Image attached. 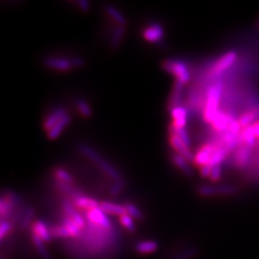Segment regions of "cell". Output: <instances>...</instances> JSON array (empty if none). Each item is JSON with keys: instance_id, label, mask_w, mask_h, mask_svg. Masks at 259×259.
Returning a JSON list of instances; mask_svg holds the SVG:
<instances>
[{"instance_id": "cell-1", "label": "cell", "mask_w": 259, "mask_h": 259, "mask_svg": "<svg viewBox=\"0 0 259 259\" xmlns=\"http://www.w3.org/2000/svg\"><path fill=\"white\" fill-rule=\"evenodd\" d=\"M78 150L84 157L94 163L105 175L114 180V182L123 180L122 175L118 169L112 164H110L107 160H105L94 148L91 147L88 144H80Z\"/></svg>"}, {"instance_id": "cell-2", "label": "cell", "mask_w": 259, "mask_h": 259, "mask_svg": "<svg viewBox=\"0 0 259 259\" xmlns=\"http://www.w3.org/2000/svg\"><path fill=\"white\" fill-rule=\"evenodd\" d=\"M223 82L216 81L207 91V99L204 108L203 118L209 124H212L214 118H216V116L220 112L219 104L223 94Z\"/></svg>"}, {"instance_id": "cell-3", "label": "cell", "mask_w": 259, "mask_h": 259, "mask_svg": "<svg viewBox=\"0 0 259 259\" xmlns=\"http://www.w3.org/2000/svg\"><path fill=\"white\" fill-rule=\"evenodd\" d=\"M164 71L172 74L179 81L184 85L188 84L191 80V74L189 71L188 65L181 60L178 59H167L162 65Z\"/></svg>"}, {"instance_id": "cell-4", "label": "cell", "mask_w": 259, "mask_h": 259, "mask_svg": "<svg viewBox=\"0 0 259 259\" xmlns=\"http://www.w3.org/2000/svg\"><path fill=\"white\" fill-rule=\"evenodd\" d=\"M85 217L88 223L93 224L98 228L105 230H112L113 224L108 214H106L100 208L85 212Z\"/></svg>"}, {"instance_id": "cell-5", "label": "cell", "mask_w": 259, "mask_h": 259, "mask_svg": "<svg viewBox=\"0 0 259 259\" xmlns=\"http://www.w3.org/2000/svg\"><path fill=\"white\" fill-rule=\"evenodd\" d=\"M237 188L234 186H201L197 192L202 197L214 196H232L237 193Z\"/></svg>"}, {"instance_id": "cell-6", "label": "cell", "mask_w": 259, "mask_h": 259, "mask_svg": "<svg viewBox=\"0 0 259 259\" xmlns=\"http://www.w3.org/2000/svg\"><path fill=\"white\" fill-rule=\"evenodd\" d=\"M62 210H63V214L66 215L67 217L71 218V220L82 230L85 231L87 228V220L86 217H84L76 207L73 205L72 201L70 199H64L62 201Z\"/></svg>"}, {"instance_id": "cell-7", "label": "cell", "mask_w": 259, "mask_h": 259, "mask_svg": "<svg viewBox=\"0 0 259 259\" xmlns=\"http://www.w3.org/2000/svg\"><path fill=\"white\" fill-rule=\"evenodd\" d=\"M236 59H237V53L235 51L232 50V51L227 52L226 54L221 56L216 61V63L212 68V71L210 72V76L212 77V76L221 75L225 71H228L230 68H232L234 66V64L235 63Z\"/></svg>"}, {"instance_id": "cell-8", "label": "cell", "mask_w": 259, "mask_h": 259, "mask_svg": "<svg viewBox=\"0 0 259 259\" xmlns=\"http://www.w3.org/2000/svg\"><path fill=\"white\" fill-rule=\"evenodd\" d=\"M216 147H217V142H209L203 145L194 155L193 164L198 167L209 165Z\"/></svg>"}, {"instance_id": "cell-9", "label": "cell", "mask_w": 259, "mask_h": 259, "mask_svg": "<svg viewBox=\"0 0 259 259\" xmlns=\"http://www.w3.org/2000/svg\"><path fill=\"white\" fill-rule=\"evenodd\" d=\"M143 39L151 44H158L164 40L165 29L162 24L153 23L146 26L142 31Z\"/></svg>"}, {"instance_id": "cell-10", "label": "cell", "mask_w": 259, "mask_h": 259, "mask_svg": "<svg viewBox=\"0 0 259 259\" xmlns=\"http://www.w3.org/2000/svg\"><path fill=\"white\" fill-rule=\"evenodd\" d=\"M45 66L53 71L69 72L73 70L71 60L64 57H47L44 60Z\"/></svg>"}, {"instance_id": "cell-11", "label": "cell", "mask_w": 259, "mask_h": 259, "mask_svg": "<svg viewBox=\"0 0 259 259\" xmlns=\"http://www.w3.org/2000/svg\"><path fill=\"white\" fill-rule=\"evenodd\" d=\"M169 142L176 153L183 156L185 159L188 161L189 163L194 162V155L190 150V147L182 141L177 136L169 135Z\"/></svg>"}, {"instance_id": "cell-12", "label": "cell", "mask_w": 259, "mask_h": 259, "mask_svg": "<svg viewBox=\"0 0 259 259\" xmlns=\"http://www.w3.org/2000/svg\"><path fill=\"white\" fill-rule=\"evenodd\" d=\"M31 234L42 239L45 243H49L53 240L51 235L50 228L44 220H36L34 221L31 227Z\"/></svg>"}, {"instance_id": "cell-13", "label": "cell", "mask_w": 259, "mask_h": 259, "mask_svg": "<svg viewBox=\"0 0 259 259\" xmlns=\"http://www.w3.org/2000/svg\"><path fill=\"white\" fill-rule=\"evenodd\" d=\"M234 118H235L232 117L230 114L220 111L212 123V127L215 131L219 133H225L229 130Z\"/></svg>"}, {"instance_id": "cell-14", "label": "cell", "mask_w": 259, "mask_h": 259, "mask_svg": "<svg viewBox=\"0 0 259 259\" xmlns=\"http://www.w3.org/2000/svg\"><path fill=\"white\" fill-rule=\"evenodd\" d=\"M170 115L173 119L172 124L179 128H186L188 123V110L183 106H178L170 110Z\"/></svg>"}, {"instance_id": "cell-15", "label": "cell", "mask_w": 259, "mask_h": 259, "mask_svg": "<svg viewBox=\"0 0 259 259\" xmlns=\"http://www.w3.org/2000/svg\"><path fill=\"white\" fill-rule=\"evenodd\" d=\"M66 115H68V111L65 107H59L53 110L44 121L45 131L49 132Z\"/></svg>"}, {"instance_id": "cell-16", "label": "cell", "mask_w": 259, "mask_h": 259, "mask_svg": "<svg viewBox=\"0 0 259 259\" xmlns=\"http://www.w3.org/2000/svg\"><path fill=\"white\" fill-rule=\"evenodd\" d=\"M72 203L76 207L77 210H83L85 212L94 210V209L99 208L100 206V202H98L96 199L85 196V195L76 198L75 200L72 201Z\"/></svg>"}, {"instance_id": "cell-17", "label": "cell", "mask_w": 259, "mask_h": 259, "mask_svg": "<svg viewBox=\"0 0 259 259\" xmlns=\"http://www.w3.org/2000/svg\"><path fill=\"white\" fill-rule=\"evenodd\" d=\"M171 161L174 164L176 167L179 168V170L185 174L188 177H193L194 176V172L193 169L190 165V163L187 159H185L183 156L179 155L178 153L174 152L173 154H171Z\"/></svg>"}, {"instance_id": "cell-18", "label": "cell", "mask_w": 259, "mask_h": 259, "mask_svg": "<svg viewBox=\"0 0 259 259\" xmlns=\"http://www.w3.org/2000/svg\"><path fill=\"white\" fill-rule=\"evenodd\" d=\"M71 123V115H66L64 118H62L49 132H47L48 139L50 141H55L57 140L62 133L65 131V129Z\"/></svg>"}, {"instance_id": "cell-19", "label": "cell", "mask_w": 259, "mask_h": 259, "mask_svg": "<svg viewBox=\"0 0 259 259\" xmlns=\"http://www.w3.org/2000/svg\"><path fill=\"white\" fill-rule=\"evenodd\" d=\"M99 208L108 215H116V216L120 217V216H122V215L127 213L124 206L119 205V204H117V203L109 202V201L100 202Z\"/></svg>"}, {"instance_id": "cell-20", "label": "cell", "mask_w": 259, "mask_h": 259, "mask_svg": "<svg viewBox=\"0 0 259 259\" xmlns=\"http://www.w3.org/2000/svg\"><path fill=\"white\" fill-rule=\"evenodd\" d=\"M184 89H185V85L179 81H176L169 99V104H168L169 110L181 106V101L183 99V94H184Z\"/></svg>"}, {"instance_id": "cell-21", "label": "cell", "mask_w": 259, "mask_h": 259, "mask_svg": "<svg viewBox=\"0 0 259 259\" xmlns=\"http://www.w3.org/2000/svg\"><path fill=\"white\" fill-rule=\"evenodd\" d=\"M252 150L253 148L246 145H242L238 147L235 155V164L237 166L245 167L248 165L252 157Z\"/></svg>"}, {"instance_id": "cell-22", "label": "cell", "mask_w": 259, "mask_h": 259, "mask_svg": "<svg viewBox=\"0 0 259 259\" xmlns=\"http://www.w3.org/2000/svg\"><path fill=\"white\" fill-rule=\"evenodd\" d=\"M159 243L154 240H144L136 245V251L140 255H151L158 251Z\"/></svg>"}, {"instance_id": "cell-23", "label": "cell", "mask_w": 259, "mask_h": 259, "mask_svg": "<svg viewBox=\"0 0 259 259\" xmlns=\"http://www.w3.org/2000/svg\"><path fill=\"white\" fill-rule=\"evenodd\" d=\"M104 10L106 14L115 22L118 24V26H125L127 24V19L125 16L118 10L117 7L112 5H105Z\"/></svg>"}, {"instance_id": "cell-24", "label": "cell", "mask_w": 259, "mask_h": 259, "mask_svg": "<svg viewBox=\"0 0 259 259\" xmlns=\"http://www.w3.org/2000/svg\"><path fill=\"white\" fill-rule=\"evenodd\" d=\"M240 139H241V142L244 143V145L246 146H249L251 148H253L256 144H257V137L255 135V132H254V128H253V125L247 127V128H244L242 131H241V134H240Z\"/></svg>"}, {"instance_id": "cell-25", "label": "cell", "mask_w": 259, "mask_h": 259, "mask_svg": "<svg viewBox=\"0 0 259 259\" xmlns=\"http://www.w3.org/2000/svg\"><path fill=\"white\" fill-rule=\"evenodd\" d=\"M169 135H175L177 136L182 141L187 144L188 147L191 146L192 141L189 135L188 131L186 128H179L173 125L172 123L169 125Z\"/></svg>"}, {"instance_id": "cell-26", "label": "cell", "mask_w": 259, "mask_h": 259, "mask_svg": "<svg viewBox=\"0 0 259 259\" xmlns=\"http://www.w3.org/2000/svg\"><path fill=\"white\" fill-rule=\"evenodd\" d=\"M53 176L55 178V181L61 183L70 184V185H72L74 183L73 176L63 167H55L53 170Z\"/></svg>"}, {"instance_id": "cell-27", "label": "cell", "mask_w": 259, "mask_h": 259, "mask_svg": "<svg viewBox=\"0 0 259 259\" xmlns=\"http://www.w3.org/2000/svg\"><path fill=\"white\" fill-rule=\"evenodd\" d=\"M31 240H32V243H33L35 249L37 250V252L39 253V255L42 259H51V256H50V253L48 251L47 246H46V243L42 239H40L39 237L31 234Z\"/></svg>"}, {"instance_id": "cell-28", "label": "cell", "mask_w": 259, "mask_h": 259, "mask_svg": "<svg viewBox=\"0 0 259 259\" xmlns=\"http://www.w3.org/2000/svg\"><path fill=\"white\" fill-rule=\"evenodd\" d=\"M125 33H126L125 26H118L114 30L112 37H111V41H110L111 47L117 49L121 45V43L123 42V39L125 37Z\"/></svg>"}, {"instance_id": "cell-29", "label": "cell", "mask_w": 259, "mask_h": 259, "mask_svg": "<svg viewBox=\"0 0 259 259\" xmlns=\"http://www.w3.org/2000/svg\"><path fill=\"white\" fill-rule=\"evenodd\" d=\"M75 106H76V109L77 111L79 112V114L86 118H90L93 117V110H92V107L90 106V104L84 100V99H81V98H78L76 101H75Z\"/></svg>"}, {"instance_id": "cell-30", "label": "cell", "mask_w": 259, "mask_h": 259, "mask_svg": "<svg viewBox=\"0 0 259 259\" xmlns=\"http://www.w3.org/2000/svg\"><path fill=\"white\" fill-rule=\"evenodd\" d=\"M34 215H35V210L33 208H27L25 210L24 214H23V217L21 219V222H20V225H21V229L23 231H26L27 229H31L32 225H33V218H34Z\"/></svg>"}, {"instance_id": "cell-31", "label": "cell", "mask_w": 259, "mask_h": 259, "mask_svg": "<svg viewBox=\"0 0 259 259\" xmlns=\"http://www.w3.org/2000/svg\"><path fill=\"white\" fill-rule=\"evenodd\" d=\"M51 235L53 239H69L71 238L70 231L64 225H56L50 228Z\"/></svg>"}, {"instance_id": "cell-32", "label": "cell", "mask_w": 259, "mask_h": 259, "mask_svg": "<svg viewBox=\"0 0 259 259\" xmlns=\"http://www.w3.org/2000/svg\"><path fill=\"white\" fill-rule=\"evenodd\" d=\"M14 231V223L9 220L1 219L0 222V240L3 241L7 236L10 235Z\"/></svg>"}, {"instance_id": "cell-33", "label": "cell", "mask_w": 259, "mask_h": 259, "mask_svg": "<svg viewBox=\"0 0 259 259\" xmlns=\"http://www.w3.org/2000/svg\"><path fill=\"white\" fill-rule=\"evenodd\" d=\"M119 223L124 229H126L129 232L134 233L137 230V227H136V224H135V219L133 217H131L127 213L119 217Z\"/></svg>"}, {"instance_id": "cell-34", "label": "cell", "mask_w": 259, "mask_h": 259, "mask_svg": "<svg viewBox=\"0 0 259 259\" xmlns=\"http://www.w3.org/2000/svg\"><path fill=\"white\" fill-rule=\"evenodd\" d=\"M127 214H129L131 217H133L135 220H139L141 221L144 219V214L143 212L133 203H126L124 205Z\"/></svg>"}, {"instance_id": "cell-35", "label": "cell", "mask_w": 259, "mask_h": 259, "mask_svg": "<svg viewBox=\"0 0 259 259\" xmlns=\"http://www.w3.org/2000/svg\"><path fill=\"white\" fill-rule=\"evenodd\" d=\"M125 186H126V183L124 180H121V181H117V182H114V184L111 186V188L109 189V194L112 196V197H116L119 195L124 188H125Z\"/></svg>"}, {"instance_id": "cell-36", "label": "cell", "mask_w": 259, "mask_h": 259, "mask_svg": "<svg viewBox=\"0 0 259 259\" xmlns=\"http://www.w3.org/2000/svg\"><path fill=\"white\" fill-rule=\"evenodd\" d=\"M222 173H223V170H222V165H215L212 167V173H211V176H210V179L212 180V182H218L220 181L221 177H222Z\"/></svg>"}, {"instance_id": "cell-37", "label": "cell", "mask_w": 259, "mask_h": 259, "mask_svg": "<svg viewBox=\"0 0 259 259\" xmlns=\"http://www.w3.org/2000/svg\"><path fill=\"white\" fill-rule=\"evenodd\" d=\"M198 254H199V249L197 247H194V248L187 250L185 253L178 256L175 259H192L194 257H196Z\"/></svg>"}, {"instance_id": "cell-38", "label": "cell", "mask_w": 259, "mask_h": 259, "mask_svg": "<svg viewBox=\"0 0 259 259\" xmlns=\"http://www.w3.org/2000/svg\"><path fill=\"white\" fill-rule=\"evenodd\" d=\"M70 60H71V65H72L73 69L83 68L85 66V64H86L85 59H83L80 56H73V57H71Z\"/></svg>"}, {"instance_id": "cell-39", "label": "cell", "mask_w": 259, "mask_h": 259, "mask_svg": "<svg viewBox=\"0 0 259 259\" xmlns=\"http://www.w3.org/2000/svg\"><path fill=\"white\" fill-rule=\"evenodd\" d=\"M75 4L83 13H88L91 10V4L87 0H78L75 2Z\"/></svg>"}, {"instance_id": "cell-40", "label": "cell", "mask_w": 259, "mask_h": 259, "mask_svg": "<svg viewBox=\"0 0 259 259\" xmlns=\"http://www.w3.org/2000/svg\"><path fill=\"white\" fill-rule=\"evenodd\" d=\"M212 166L210 165H205L200 167V174L203 178H210L212 173Z\"/></svg>"}, {"instance_id": "cell-41", "label": "cell", "mask_w": 259, "mask_h": 259, "mask_svg": "<svg viewBox=\"0 0 259 259\" xmlns=\"http://www.w3.org/2000/svg\"><path fill=\"white\" fill-rule=\"evenodd\" d=\"M253 128H254L255 135H256L257 139L259 141V119L257 122H255V123L253 124Z\"/></svg>"}, {"instance_id": "cell-42", "label": "cell", "mask_w": 259, "mask_h": 259, "mask_svg": "<svg viewBox=\"0 0 259 259\" xmlns=\"http://www.w3.org/2000/svg\"></svg>"}, {"instance_id": "cell-43", "label": "cell", "mask_w": 259, "mask_h": 259, "mask_svg": "<svg viewBox=\"0 0 259 259\" xmlns=\"http://www.w3.org/2000/svg\"></svg>"}]
</instances>
